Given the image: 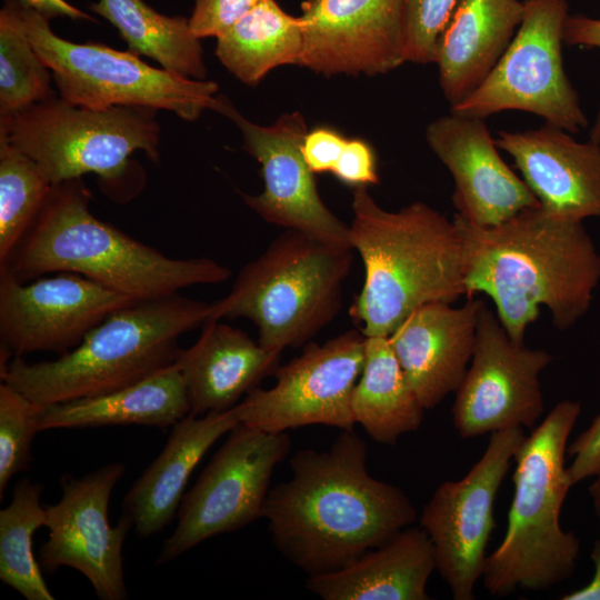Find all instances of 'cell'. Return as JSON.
Instances as JSON below:
<instances>
[{
	"mask_svg": "<svg viewBox=\"0 0 600 600\" xmlns=\"http://www.w3.org/2000/svg\"><path fill=\"white\" fill-rule=\"evenodd\" d=\"M366 442L341 430L328 450L303 449L269 491L262 518L274 547L309 576L336 571L417 519L409 497L370 476Z\"/></svg>",
	"mask_w": 600,
	"mask_h": 600,
	"instance_id": "1",
	"label": "cell"
},
{
	"mask_svg": "<svg viewBox=\"0 0 600 600\" xmlns=\"http://www.w3.org/2000/svg\"><path fill=\"white\" fill-rule=\"evenodd\" d=\"M466 296L486 293L516 344L546 307L559 330L589 310L600 282V253L582 221L557 217L540 206L493 227H477L458 213Z\"/></svg>",
	"mask_w": 600,
	"mask_h": 600,
	"instance_id": "2",
	"label": "cell"
},
{
	"mask_svg": "<svg viewBox=\"0 0 600 600\" xmlns=\"http://www.w3.org/2000/svg\"><path fill=\"white\" fill-rule=\"evenodd\" d=\"M81 179L52 187L40 213L0 268L29 282L71 272L140 302L197 284L228 280L230 269L207 257L170 258L94 217Z\"/></svg>",
	"mask_w": 600,
	"mask_h": 600,
	"instance_id": "3",
	"label": "cell"
},
{
	"mask_svg": "<svg viewBox=\"0 0 600 600\" xmlns=\"http://www.w3.org/2000/svg\"><path fill=\"white\" fill-rule=\"evenodd\" d=\"M351 248L364 282L350 316L364 337H389L414 309L466 294L463 248L453 220L424 202L382 209L368 192L352 194Z\"/></svg>",
	"mask_w": 600,
	"mask_h": 600,
	"instance_id": "4",
	"label": "cell"
},
{
	"mask_svg": "<svg viewBox=\"0 0 600 600\" xmlns=\"http://www.w3.org/2000/svg\"><path fill=\"white\" fill-rule=\"evenodd\" d=\"M210 313L211 303L178 293L136 302L111 313L58 359L28 363L14 357L0 377L40 411L107 394L172 366L181 350L179 338Z\"/></svg>",
	"mask_w": 600,
	"mask_h": 600,
	"instance_id": "5",
	"label": "cell"
},
{
	"mask_svg": "<svg viewBox=\"0 0 600 600\" xmlns=\"http://www.w3.org/2000/svg\"><path fill=\"white\" fill-rule=\"evenodd\" d=\"M579 401L563 400L526 437L513 460V499L500 546L486 558L487 591L546 590L571 577L580 542L560 527L572 486L564 468L567 440L580 414Z\"/></svg>",
	"mask_w": 600,
	"mask_h": 600,
	"instance_id": "6",
	"label": "cell"
},
{
	"mask_svg": "<svg viewBox=\"0 0 600 600\" xmlns=\"http://www.w3.org/2000/svg\"><path fill=\"white\" fill-rule=\"evenodd\" d=\"M352 250L287 229L243 266L226 297L211 302L209 319L252 321L258 342L271 351L306 344L340 309Z\"/></svg>",
	"mask_w": 600,
	"mask_h": 600,
	"instance_id": "7",
	"label": "cell"
},
{
	"mask_svg": "<svg viewBox=\"0 0 600 600\" xmlns=\"http://www.w3.org/2000/svg\"><path fill=\"white\" fill-rule=\"evenodd\" d=\"M156 110L117 106L106 109L50 98L1 116L0 139L27 154L51 186L96 173L120 178L137 150L159 158Z\"/></svg>",
	"mask_w": 600,
	"mask_h": 600,
	"instance_id": "8",
	"label": "cell"
},
{
	"mask_svg": "<svg viewBox=\"0 0 600 600\" xmlns=\"http://www.w3.org/2000/svg\"><path fill=\"white\" fill-rule=\"evenodd\" d=\"M17 1L24 33L49 68L64 101L86 108L117 106L163 109L193 121L214 108L218 84L188 79L144 63L131 51L101 43H74L51 30L49 20Z\"/></svg>",
	"mask_w": 600,
	"mask_h": 600,
	"instance_id": "9",
	"label": "cell"
},
{
	"mask_svg": "<svg viewBox=\"0 0 600 600\" xmlns=\"http://www.w3.org/2000/svg\"><path fill=\"white\" fill-rule=\"evenodd\" d=\"M523 19L508 48L457 114L482 118L506 110L534 113L569 133L588 126L562 62L566 0H524Z\"/></svg>",
	"mask_w": 600,
	"mask_h": 600,
	"instance_id": "10",
	"label": "cell"
},
{
	"mask_svg": "<svg viewBox=\"0 0 600 600\" xmlns=\"http://www.w3.org/2000/svg\"><path fill=\"white\" fill-rule=\"evenodd\" d=\"M286 432L237 424L182 497L173 533L157 563H166L218 534L239 530L262 517L274 468L288 454Z\"/></svg>",
	"mask_w": 600,
	"mask_h": 600,
	"instance_id": "11",
	"label": "cell"
},
{
	"mask_svg": "<svg viewBox=\"0 0 600 600\" xmlns=\"http://www.w3.org/2000/svg\"><path fill=\"white\" fill-rule=\"evenodd\" d=\"M524 438L522 428L492 432L469 472L460 480L442 482L423 507L420 527L433 544L437 570L456 600L474 598L496 527L494 499Z\"/></svg>",
	"mask_w": 600,
	"mask_h": 600,
	"instance_id": "12",
	"label": "cell"
},
{
	"mask_svg": "<svg viewBox=\"0 0 600 600\" xmlns=\"http://www.w3.org/2000/svg\"><path fill=\"white\" fill-rule=\"evenodd\" d=\"M364 336L349 330L278 367L270 389H252L236 409L240 422L267 432L312 424L351 430L354 386L363 366Z\"/></svg>",
	"mask_w": 600,
	"mask_h": 600,
	"instance_id": "13",
	"label": "cell"
},
{
	"mask_svg": "<svg viewBox=\"0 0 600 600\" xmlns=\"http://www.w3.org/2000/svg\"><path fill=\"white\" fill-rule=\"evenodd\" d=\"M551 354L513 343L483 301L471 366L456 391L452 422L461 438L532 428L543 412L539 374Z\"/></svg>",
	"mask_w": 600,
	"mask_h": 600,
	"instance_id": "14",
	"label": "cell"
},
{
	"mask_svg": "<svg viewBox=\"0 0 600 600\" xmlns=\"http://www.w3.org/2000/svg\"><path fill=\"white\" fill-rule=\"evenodd\" d=\"M124 471L122 463L113 462L81 478L64 476L60 500L46 506L49 536L40 548L41 568L78 570L101 600L128 597L122 546L133 522L126 513L114 527L108 519L112 490Z\"/></svg>",
	"mask_w": 600,
	"mask_h": 600,
	"instance_id": "15",
	"label": "cell"
},
{
	"mask_svg": "<svg viewBox=\"0 0 600 600\" xmlns=\"http://www.w3.org/2000/svg\"><path fill=\"white\" fill-rule=\"evenodd\" d=\"M241 130L243 149L261 167L263 190L243 194L246 204L266 221L299 230L322 241L350 247V228L336 217L319 196L314 173L302 154L308 128L303 116L284 113L271 126L243 118L222 96L213 108Z\"/></svg>",
	"mask_w": 600,
	"mask_h": 600,
	"instance_id": "16",
	"label": "cell"
},
{
	"mask_svg": "<svg viewBox=\"0 0 600 600\" xmlns=\"http://www.w3.org/2000/svg\"><path fill=\"white\" fill-rule=\"evenodd\" d=\"M131 298L71 272L27 283L0 271L1 347L14 357L36 351L60 356Z\"/></svg>",
	"mask_w": 600,
	"mask_h": 600,
	"instance_id": "17",
	"label": "cell"
},
{
	"mask_svg": "<svg viewBox=\"0 0 600 600\" xmlns=\"http://www.w3.org/2000/svg\"><path fill=\"white\" fill-rule=\"evenodd\" d=\"M300 19L299 67L372 77L407 62L404 0H304Z\"/></svg>",
	"mask_w": 600,
	"mask_h": 600,
	"instance_id": "18",
	"label": "cell"
},
{
	"mask_svg": "<svg viewBox=\"0 0 600 600\" xmlns=\"http://www.w3.org/2000/svg\"><path fill=\"white\" fill-rule=\"evenodd\" d=\"M426 139L453 178L457 213L473 226H498L540 206L500 157L484 119L450 112L429 123Z\"/></svg>",
	"mask_w": 600,
	"mask_h": 600,
	"instance_id": "19",
	"label": "cell"
},
{
	"mask_svg": "<svg viewBox=\"0 0 600 600\" xmlns=\"http://www.w3.org/2000/svg\"><path fill=\"white\" fill-rule=\"evenodd\" d=\"M494 141L513 159L542 209L573 221L600 218V142H579L548 122L499 131Z\"/></svg>",
	"mask_w": 600,
	"mask_h": 600,
	"instance_id": "20",
	"label": "cell"
},
{
	"mask_svg": "<svg viewBox=\"0 0 600 600\" xmlns=\"http://www.w3.org/2000/svg\"><path fill=\"white\" fill-rule=\"evenodd\" d=\"M483 300L459 308L437 301L414 309L389 336L402 370L424 410L456 392L467 372Z\"/></svg>",
	"mask_w": 600,
	"mask_h": 600,
	"instance_id": "21",
	"label": "cell"
},
{
	"mask_svg": "<svg viewBox=\"0 0 600 600\" xmlns=\"http://www.w3.org/2000/svg\"><path fill=\"white\" fill-rule=\"evenodd\" d=\"M281 352L263 348L246 332L208 319L198 340L177 361L190 412L227 411L279 367Z\"/></svg>",
	"mask_w": 600,
	"mask_h": 600,
	"instance_id": "22",
	"label": "cell"
},
{
	"mask_svg": "<svg viewBox=\"0 0 600 600\" xmlns=\"http://www.w3.org/2000/svg\"><path fill=\"white\" fill-rule=\"evenodd\" d=\"M239 423L234 406L202 417L188 413L173 426L162 451L137 479L123 501V513L131 518L139 537L157 534L171 522L198 462L221 436Z\"/></svg>",
	"mask_w": 600,
	"mask_h": 600,
	"instance_id": "23",
	"label": "cell"
},
{
	"mask_svg": "<svg viewBox=\"0 0 600 600\" xmlns=\"http://www.w3.org/2000/svg\"><path fill=\"white\" fill-rule=\"evenodd\" d=\"M526 11L521 0H459L442 32L434 63L453 108L489 74L514 37Z\"/></svg>",
	"mask_w": 600,
	"mask_h": 600,
	"instance_id": "24",
	"label": "cell"
},
{
	"mask_svg": "<svg viewBox=\"0 0 600 600\" xmlns=\"http://www.w3.org/2000/svg\"><path fill=\"white\" fill-rule=\"evenodd\" d=\"M436 569L427 532L407 527L346 567L309 576L306 587L323 600H428Z\"/></svg>",
	"mask_w": 600,
	"mask_h": 600,
	"instance_id": "25",
	"label": "cell"
},
{
	"mask_svg": "<svg viewBox=\"0 0 600 600\" xmlns=\"http://www.w3.org/2000/svg\"><path fill=\"white\" fill-rule=\"evenodd\" d=\"M190 412L182 377L176 363L127 388L40 411V431L141 424L174 426Z\"/></svg>",
	"mask_w": 600,
	"mask_h": 600,
	"instance_id": "26",
	"label": "cell"
},
{
	"mask_svg": "<svg viewBox=\"0 0 600 600\" xmlns=\"http://www.w3.org/2000/svg\"><path fill=\"white\" fill-rule=\"evenodd\" d=\"M351 408L356 424L378 443L394 446L400 436L419 429L424 408L411 388L389 337L364 338L363 366Z\"/></svg>",
	"mask_w": 600,
	"mask_h": 600,
	"instance_id": "27",
	"label": "cell"
},
{
	"mask_svg": "<svg viewBox=\"0 0 600 600\" xmlns=\"http://www.w3.org/2000/svg\"><path fill=\"white\" fill-rule=\"evenodd\" d=\"M302 44L300 17L263 0L217 37L216 56L241 82L256 86L277 67L299 66Z\"/></svg>",
	"mask_w": 600,
	"mask_h": 600,
	"instance_id": "28",
	"label": "cell"
},
{
	"mask_svg": "<svg viewBox=\"0 0 600 600\" xmlns=\"http://www.w3.org/2000/svg\"><path fill=\"white\" fill-rule=\"evenodd\" d=\"M90 10L108 20L129 47V51L156 60L174 74L204 80L203 50L189 19L168 17L143 0H98Z\"/></svg>",
	"mask_w": 600,
	"mask_h": 600,
	"instance_id": "29",
	"label": "cell"
},
{
	"mask_svg": "<svg viewBox=\"0 0 600 600\" xmlns=\"http://www.w3.org/2000/svg\"><path fill=\"white\" fill-rule=\"evenodd\" d=\"M41 493L40 484L23 479L0 511V579L27 600L54 599L32 550V537L46 523Z\"/></svg>",
	"mask_w": 600,
	"mask_h": 600,
	"instance_id": "30",
	"label": "cell"
},
{
	"mask_svg": "<svg viewBox=\"0 0 600 600\" xmlns=\"http://www.w3.org/2000/svg\"><path fill=\"white\" fill-rule=\"evenodd\" d=\"M52 187L32 159L0 139V268L32 227Z\"/></svg>",
	"mask_w": 600,
	"mask_h": 600,
	"instance_id": "31",
	"label": "cell"
},
{
	"mask_svg": "<svg viewBox=\"0 0 600 600\" xmlns=\"http://www.w3.org/2000/svg\"><path fill=\"white\" fill-rule=\"evenodd\" d=\"M49 68L21 26L16 0L0 11V113L8 116L53 96Z\"/></svg>",
	"mask_w": 600,
	"mask_h": 600,
	"instance_id": "32",
	"label": "cell"
},
{
	"mask_svg": "<svg viewBox=\"0 0 600 600\" xmlns=\"http://www.w3.org/2000/svg\"><path fill=\"white\" fill-rule=\"evenodd\" d=\"M40 410L20 391L0 384V497L10 479L32 461V440L40 431Z\"/></svg>",
	"mask_w": 600,
	"mask_h": 600,
	"instance_id": "33",
	"label": "cell"
},
{
	"mask_svg": "<svg viewBox=\"0 0 600 600\" xmlns=\"http://www.w3.org/2000/svg\"><path fill=\"white\" fill-rule=\"evenodd\" d=\"M459 0H404L407 61L431 63Z\"/></svg>",
	"mask_w": 600,
	"mask_h": 600,
	"instance_id": "34",
	"label": "cell"
},
{
	"mask_svg": "<svg viewBox=\"0 0 600 600\" xmlns=\"http://www.w3.org/2000/svg\"><path fill=\"white\" fill-rule=\"evenodd\" d=\"M263 0H197L189 24L200 39L218 37Z\"/></svg>",
	"mask_w": 600,
	"mask_h": 600,
	"instance_id": "35",
	"label": "cell"
},
{
	"mask_svg": "<svg viewBox=\"0 0 600 600\" xmlns=\"http://www.w3.org/2000/svg\"><path fill=\"white\" fill-rule=\"evenodd\" d=\"M331 173L353 188L377 184L379 176L372 147L359 138L348 139Z\"/></svg>",
	"mask_w": 600,
	"mask_h": 600,
	"instance_id": "36",
	"label": "cell"
},
{
	"mask_svg": "<svg viewBox=\"0 0 600 600\" xmlns=\"http://www.w3.org/2000/svg\"><path fill=\"white\" fill-rule=\"evenodd\" d=\"M347 140L329 127H317L308 131L302 142V154L310 170L314 174L331 172Z\"/></svg>",
	"mask_w": 600,
	"mask_h": 600,
	"instance_id": "37",
	"label": "cell"
},
{
	"mask_svg": "<svg viewBox=\"0 0 600 600\" xmlns=\"http://www.w3.org/2000/svg\"><path fill=\"white\" fill-rule=\"evenodd\" d=\"M567 453L574 458L567 468L572 486L588 477L600 476V413L590 427L567 447Z\"/></svg>",
	"mask_w": 600,
	"mask_h": 600,
	"instance_id": "38",
	"label": "cell"
},
{
	"mask_svg": "<svg viewBox=\"0 0 600 600\" xmlns=\"http://www.w3.org/2000/svg\"><path fill=\"white\" fill-rule=\"evenodd\" d=\"M563 43L600 49V19L569 14L563 27ZM590 139L600 142V109Z\"/></svg>",
	"mask_w": 600,
	"mask_h": 600,
	"instance_id": "39",
	"label": "cell"
},
{
	"mask_svg": "<svg viewBox=\"0 0 600 600\" xmlns=\"http://www.w3.org/2000/svg\"><path fill=\"white\" fill-rule=\"evenodd\" d=\"M22 4L36 10L46 19L67 17L70 19H81L96 22V19L80 9L73 7L66 0H19Z\"/></svg>",
	"mask_w": 600,
	"mask_h": 600,
	"instance_id": "40",
	"label": "cell"
},
{
	"mask_svg": "<svg viewBox=\"0 0 600 600\" xmlns=\"http://www.w3.org/2000/svg\"><path fill=\"white\" fill-rule=\"evenodd\" d=\"M594 576L589 584L562 597L563 600H600V540L596 541L591 552Z\"/></svg>",
	"mask_w": 600,
	"mask_h": 600,
	"instance_id": "41",
	"label": "cell"
},
{
	"mask_svg": "<svg viewBox=\"0 0 600 600\" xmlns=\"http://www.w3.org/2000/svg\"><path fill=\"white\" fill-rule=\"evenodd\" d=\"M589 492L593 501L596 514L600 519V476H598V479L589 487Z\"/></svg>",
	"mask_w": 600,
	"mask_h": 600,
	"instance_id": "42",
	"label": "cell"
}]
</instances>
